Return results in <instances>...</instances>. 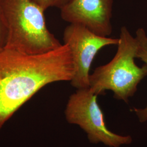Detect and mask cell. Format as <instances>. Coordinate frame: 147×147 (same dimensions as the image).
Instances as JSON below:
<instances>
[{"instance_id": "obj_1", "label": "cell", "mask_w": 147, "mask_h": 147, "mask_svg": "<svg viewBox=\"0 0 147 147\" xmlns=\"http://www.w3.org/2000/svg\"><path fill=\"white\" fill-rule=\"evenodd\" d=\"M74 72L65 44L36 55L8 49L0 52V129L39 90L53 82L70 81Z\"/></svg>"}, {"instance_id": "obj_2", "label": "cell", "mask_w": 147, "mask_h": 147, "mask_svg": "<svg viewBox=\"0 0 147 147\" xmlns=\"http://www.w3.org/2000/svg\"><path fill=\"white\" fill-rule=\"evenodd\" d=\"M0 9L8 29L5 49L36 55L62 45L48 30L45 11L34 0H0Z\"/></svg>"}, {"instance_id": "obj_3", "label": "cell", "mask_w": 147, "mask_h": 147, "mask_svg": "<svg viewBox=\"0 0 147 147\" xmlns=\"http://www.w3.org/2000/svg\"><path fill=\"white\" fill-rule=\"evenodd\" d=\"M116 55L110 62L95 69L89 76V89L95 94L111 90L118 100L127 102L147 76V66L137 65V42L125 26L121 27Z\"/></svg>"}, {"instance_id": "obj_4", "label": "cell", "mask_w": 147, "mask_h": 147, "mask_svg": "<svg viewBox=\"0 0 147 147\" xmlns=\"http://www.w3.org/2000/svg\"><path fill=\"white\" fill-rule=\"evenodd\" d=\"M97 97L89 88L78 89L70 95L66 106L67 121L80 126L92 143H102L110 147L130 144L132 141L130 136L117 135L107 127Z\"/></svg>"}, {"instance_id": "obj_5", "label": "cell", "mask_w": 147, "mask_h": 147, "mask_svg": "<svg viewBox=\"0 0 147 147\" xmlns=\"http://www.w3.org/2000/svg\"><path fill=\"white\" fill-rule=\"evenodd\" d=\"M63 41L69 48L73 61L71 84L78 89L89 88V71L95 56L103 47L117 45L118 38L102 37L82 25L70 24L64 29Z\"/></svg>"}, {"instance_id": "obj_6", "label": "cell", "mask_w": 147, "mask_h": 147, "mask_svg": "<svg viewBox=\"0 0 147 147\" xmlns=\"http://www.w3.org/2000/svg\"><path fill=\"white\" fill-rule=\"evenodd\" d=\"M113 0H69L61 9L63 20L82 25L95 34L109 37L112 32Z\"/></svg>"}, {"instance_id": "obj_7", "label": "cell", "mask_w": 147, "mask_h": 147, "mask_svg": "<svg viewBox=\"0 0 147 147\" xmlns=\"http://www.w3.org/2000/svg\"><path fill=\"white\" fill-rule=\"evenodd\" d=\"M135 38L137 42L136 58L141 60L147 66V34L145 30L139 28L136 32ZM133 111L141 122L147 121V105L143 109L134 108Z\"/></svg>"}, {"instance_id": "obj_8", "label": "cell", "mask_w": 147, "mask_h": 147, "mask_svg": "<svg viewBox=\"0 0 147 147\" xmlns=\"http://www.w3.org/2000/svg\"><path fill=\"white\" fill-rule=\"evenodd\" d=\"M8 40V29L5 19L0 9V52L5 49Z\"/></svg>"}, {"instance_id": "obj_9", "label": "cell", "mask_w": 147, "mask_h": 147, "mask_svg": "<svg viewBox=\"0 0 147 147\" xmlns=\"http://www.w3.org/2000/svg\"><path fill=\"white\" fill-rule=\"evenodd\" d=\"M45 11L50 7H57L59 9L65 5L69 0H34Z\"/></svg>"}]
</instances>
